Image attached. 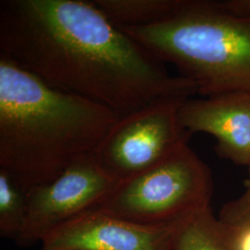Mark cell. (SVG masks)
<instances>
[{"label":"cell","instance_id":"9","mask_svg":"<svg viewBox=\"0 0 250 250\" xmlns=\"http://www.w3.org/2000/svg\"><path fill=\"white\" fill-rule=\"evenodd\" d=\"M117 27L148 26L172 14L182 0H93Z\"/></svg>","mask_w":250,"mask_h":250},{"label":"cell","instance_id":"2","mask_svg":"<svg viewBox=\"0 0 250 250\" xmlns=\"http://www.w3.org/2000/svg\"><path fill=\"white\" fill-rule=\"evenodd\" d=\"M119 118L0 53V169L26 192L93 154Z\"/></svg>","mask_w":250,"mask_h":250},{"label":"cell","instance_id":"12","mask_svg":"<svg viewBox=\"0 0 250 250\" xmlns=\"http://www.w3.org/2000/svg\"><path fill=\"white\" fill-rule=\"evenodd\" d=\"M250 178L246 191L241 197L226 203L219 215V220L225 224H236L250 222Z\"/></svg>","mask_w":250,"mask_h":250},{"label":"cell","instance_id":"5","mask_svg":"<svg viewBox=\"0 0 250 250\" xmlns=\"http://www.w3.org/2000/svg\"><path fill=\"white\" fill-rule=\"evenodd\" d=\"M186 99H161L119 118L92 154L99 166L122 182L150 169L188 145L193 134L179 118Z\"/></svg>","mask_w":250,"mask_h":250},{"label":"cell","instance_id":"3","mask_svg":"<svg viewBox=\"0 0 250 250\" xmlns=\"http://www.w3.org/2000/svg\"><path fill=\"white\" fill-rule=\"evenodd\" d=\"M119 28L173 65L203 98L250 94V15L227 9L223 0H182L158 23Z\"/></svg>","mask_w":250,"mask_h":250},{"label":"cell","instance_id":"4","mask_svg":"<svg viewBox=\"0 0 250 250\" xmlns=\"http://www.w3.org/2000/svg\"><path fill=\"white\" fill-rule=\"evenodd\" d=\"M211 170L189 144L148 170L118 184L97 208L145 225L177 224L210 205Z\"/></svg>","mask_w":250,"mask_h":250},{"label":"cell","instance_id":"10","mask_svg":"<svg viewBox=\"0 0 250 250\" xmlns=\"http://www.w3.org/2000/svg\"><path fill=\"white\" fill-rule=\"evenodd\" d=\"M172 250H229L224 224L211 206L179 223Z\"/></svg>","mask_w":250,"mask_h":250},{"label":"cell","instance_id":"8","mask_svg":"<svg viewBox=\"0 0 250 250\" xmlns=\"http://www.w3.org/2000/svg\"><path fill=\"white\" fill-rule=\"evenodd\" d=\"M182 125L194 134L216 139L215 151L237 165H250V94L226 93L186 99L179 110Z\"/></svg>","mask_w":250,"mask_h":250},{"label":"cell","instance_id":"7","mask_svg":"<svg viewBox=\"0 0 250 250\" xmlns=\"http://www.w3.org/2000/svg\"><path fill=\"white\" fill-rule=\"evenodd\" d=\"M179 223L145 226L95 208L49 232L41 250H172Z\"/></svg>","mask_w":250,"mask_h":250},{"label":"cell","instance_id":"14","mask_svg":"<svg viewBox=\"0 0 250 250\" xmlns=\"http://www.w3.org/2000/svg\"><path fill=\"white\" fill-rule=\"evenodd\" d=\"M223 3L235 13L250 15V0H223Z\"/></svg>","mask_w":250,"mask_h":250},{"label":"cell","instance_id":"11","mask_svg":"<svg viewBox=\"0 0 250 250\" xmlns=\"http://www.w3.org/2000/svg\"><path fill=\"white\" fill-rule=\"evenodd\" d=\"M27 192L0 169V236L17 239L26 217Z\"/></svg>","mask_w":250,"mask_h":250},{"label":"cell","instance_id":"1","mask_svg":"<svg viewBox=\"0 0 250 250\" xmlns=\"http://www.w3.org/2000/svg\"><path fill=\"white\" fill-rule=\"evenodd\" d=\"M0 53L55 89L120 118L161 99L197 94L192 81L171 74L92 1H0Z\"/></svg>","mask_w":250,"mask_h":250},{"label":"cell","instance_id":"6","mask_svg":"<svg viewBox=\"0 0 250 250\" xmlns=\"http://www.w3.org/2000/svg\"><path fill=\"white\" fill-rule=\"evenodd\" d=\"M120 182L93 155L74 162L57 178L27 191V212L15 242L20 247L41 243L58 227L97 208Z\"/></svg>","mask_w":250,"mask_h":250},{"label":"cell","instance_id":"13","mask_svg":"<svg viewBox=\"0 0 250 250\" xmlns=\"http://www.w3.org/2000/svg\"><path fill=\"white\" fill-rule=\"evenodd\" d=\"M224 224L229 250H250V222Z\"/></svg>","mask_w":250,"mask_h":250}]
</instances>
